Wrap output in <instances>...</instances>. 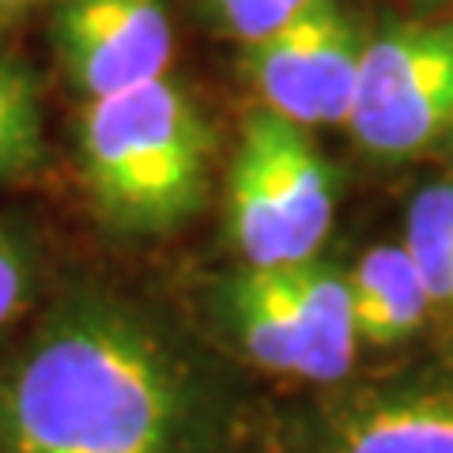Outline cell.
<instances>
[{"label": "cell", "mask_w": 453, "mask_h": 453, "mask_svg": "<svg viewBox=\"0 0 453 453\" xmlns=\"http://www.w3.org/2000/svg\"><path fill=\"white\" fill-rule=\"evenodd\" d=\"M181 412L174 356L148 321L83 291L0 378V453H174Z\"/></svg>", "instance_id": "1"}, {"label": "cell", "mask_w": 453, "mask_h": 453, "mask_svg": "<svg viewBox=\"0 0 453 453\" xmlns=\"http://www.w3.org/2000/svg\"><path fill=\"white\" fill-rule=\"evenodd\" d=\"M211 136L174 76L83 103L76 151L88 196L110 231L166 234L208 196Z\"/></svg>", "instance_id": "2"}, {"label": "cell", "mask_w": 453, "mask_h": 453, "mask_svg": "<svg viewBox=\"0 0 453 453\" xmlns=\"http://www.w3.org/2000/svg\"><path fill=\"white\" fill-rule=\"evenodd\" d=\"M336 216V174L303 125L257 106L226 170V234L246 268L318 257Z\"/></svg>", "instance_id": "3"}, {"label": "cell", "mask_w": 453, "mask_h": 453, "mask_svg": "<svg viewBox=\"0 0 453 453\" xmlns=\"http://www.w3.org/2000/svg\"><path fill=\"white\" fill-rule=\"evenodd\" d=\"M223 314L246 356L276 374L340 381L356 359L348 273L318 257L242 268L223 288Z\"/></svg>", "instance_id": "4"}, {"label": "cell", "mask_w": 453, "mask_h": 453, "mask_svg": "<svg viewBox=\"0 0 453 453\" xmlns=\"http://www.w3.org/2000/svg\"><path fill=\"white\" fill-rule=\"evenodd\" d=\"M348 129L374 159H412L453 125V16L366 35Z\"/></svg>", "instance_id": "5"}, {"label": "cell", "mask_w": 453, "mask_h": 453, "mask_svg": "<svg viewBox=\"0 0 453 453\" xmlns=\"http://www.w3.org/2000/svg\"><path fill=\"white\" fill-rule=\"evenodd\" d=\"M366 31L344 0H310L268 38L246 46V76L261 106L303 129L344 125Z\"/></svg>", "instance_id": "6"}, {"label": "cell", "mask_w": 453, "mask_h": 453, "mask_svg": "<svg viewBox=\"0 0 453 453\" xmlns=\"http://www.w3.org/2000/svg\"><path fill=\"white\" fill-rule=\"evenodd\" d=\"M53 46L83 103L170 73V0H57Z\"/></svg>", "instance_id": "7"}, {"label": "cell", "mask_w": 453, "mask_h": 453, "mask_svg": "<svg viewBox=\"0 0 453 453\" xmlns=\"http://www.w3.org/2000/svg\"><path fill=\"white\" fill-rule=\"evenodd\" d=\"M351 321L363 344L389 348L412 336L431 310L423 280L408 257L404 242L374 246L348 273Z\"/></svg>", "instance_id": "8"}, {"label": "cell", "mask_w": 453, "mask_h": 453, "mask_svg": "<svg viewBox=\"0 0 453 453\" xmlns=\"http://www.w3.org/2000/svg\"><path fill=\"white\" fill-rule=\"evenodd\" d=\"M336 453H453V393L359 404L340 419Z\"/></svg>", "instance_id": "9"}, {"label": "cell", "mask_w": 453, "mask_h": 453, "mask_svg": "<svg viewBox=\"0 0 453 453\" xmlns=\"http://www.w3.org/2000/svg\"><path fill=\"white\" fill-rule=\"evenodd\" d=\"M404 250L423 280L431 310L453 318V181H434L412 196Z\"/></svg>", "instance_id": "10"}, {"label": "cell", "mask_w": 453, "mask_h": 453, "mask_svg": "<svg viewBox=\"0 0 453 453\" xmlns=\"http://www.w3.org/2000/svg\"><path fill=\"white\" fill-rule=\"evenodd\" d=\"M42 106L35 76L0 50V181L23 178L42 163Z\"/></svg>", "instance_id": "11"}, {"label": "cell", "mask_w": 453, "mask_h": 453, "mask_svg": "<svg viewBox=\"0 0 453 453\" xmlns=\"http://www.w3.org/2000/svg\"><path fill=\"white\" fill-rule=\"evenodd\" d=\"M306 4L310 0H204L211 23H216L226 38L242 42V50L268 38L273 31H280V27L291 16H299Z\"/></svg>", "instance_id": "12"}, {"label": "cell", "mask_w": 453, "mask_h": 453, "mask_svg": "<svg viewBox=\"0 0 453 453\" xmlns=\"http://www.w3.org/2000/svg\"><path fill=\"white\" fill-rule=\"evenodd\" d=\"M31 283L35 268L27 257V246L19 242V234L0 226V333L23 314L27 299H31Z\"/></svg>", "instance_id": "13"}, {"label": "cell", "mask_w": 453, "mask_h": 453, "mask_svg": "<svg viewBox=\"0 0 453 453\" xmlns=\"http://www.w3.org/2000/svg\"><path fill=\"white\" fill-rule=\"evenodd\" d=\"M42 4V0H0V23H12L27 16V12H35Z\"/></svg>", "instance_id": "14"}, {"label": "cell", "mask_w": 453, "mask_h": 453, "mask_svg": "<svg viewBox=\"0 0 453 453\" xmlns=\"http://www.w3.org/2000/svg\"><path fill=\"white\" fill-rule=\"evenodd\" d=\"M442 144H446V151L453 155V125H449V133H446V140H442Z\"/></svg>", "instance_id": "15"}, {"label": "cell", "mask_w": 453, "mask_h": 453, "mask_svg": "<svg viewBox=\"0 0 453 453\" xmlns=\"http://www.w3.org/2000/svg\"><path fill=\"white\" fill-rule=\"evenodd\" d=\"M419 4H427V8H431V4H442V0H419Z\"/></svg>", "instance_id": "16"}]
</instances>
